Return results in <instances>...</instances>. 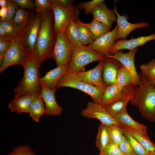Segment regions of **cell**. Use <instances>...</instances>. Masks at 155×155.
<instances>
[{"label": "cell", "mask_w": 155, "mask_h": 155, "mask_svg": "<svg viewBox=\"0 0 155 155\" xmlns=\"http://www.w3.org/2000/svg\"><path fill=\"white\" fill-rule=\"evenodd\" d=\"M5 6L7 9L6 19L12 21L15 13L19 7L15 4L7 0Z\"/></svg>", "instance_id": "b9f144b4"}, {"label": "cell", "mask_w": 155, "mask_h": 155, "mask_svg": "<svg viewBox=\"0 0 155 155\" xmlns=\"http://www.w3.org/2000/svg\"><path fill=\"white\" fill-rule=\"evenodd\" d=\"M72 54V45L67 39L64 32L62 31L57 32L53 52V59L55 61L57 67L63 65H69Z\"/></svg>", "instance_id": "9c48e42d"}, {"label": "cell", "mask_w": 155, "mask_h": 155, "mask_svg": "<svg viewBox=\"0 0 155 155\" xmlns=\"http://www.w3.org/2000/svg\"><path fill=\"white\" fill-rule=\"evenodd\" d=\"M52 11L51 9L42 13V20L34 53L40 67L44 60L53 58L56 33L53 29Z\"/></svg>", "instance_id": "6da1fadb"}, {"label": "cell", "mask_w": 155, "mask_h": 155, "mask_svg": "<svg viewBox=\"0 0 155 155\" xmlns=\"http://www.w3.org/2000/svg\"><path fill=\"white\" fill-rule=\"evenodd\" d=\"M123 94V89L116 82L113 84L106 86L104 89L100 104L105 107L120 98Z\"/></svg>", "instance_id": "7402d4cb"}, {"label": "cell", "mask_w": 155, "mask_h": 155, "mask_svg": "<svg viewBox=\"0 0 155 155\" xmlns=\"http://www.w3.org/2000/svg\"><path fill=\"white\" fill-rule=\"evenodd\" d=\"M57 89L69 87L80 90L90 96L93 101L100 104L104 89L95 86L80 80L75 73L65 72L57 84Z\"/></svg>", "instance_id": "5b68a950"}, {"label": "cell", "mask_w": 155, "mask_h": 155, "mask_svg": "<svg viewBox=\"0 0 155 155\" xmlns=\"http://www.w3.org/2000/svg\"><path fill=\"white\" fill-rule=\"evenodd\" d=\"M30 54L19 36L13 40L4 55L0 65V73L8 67L14 65L24 68Z\"/></svg>", "instance_id": "8992f818"}, {"label": "cell", "mask_w": 155, "mask_h": 155, "mask_svg": "<svg viewBox=\"0 0 155 155\" xmlns=\"http://www.w3.org/2000/svg\"><path fill=\"white\" fill-rule=\"evenodd\" d=\"M113 117L120 125L148 135L146 126L134 120L128 114L127 110Z\"/></svg>", "instance_id": "cb8c5ba5"}, {"label": "cell", "mask_w": 155, "mask_h": 155, "mask_svg": "<svg viewBox=\"0 0 155 155\" xmlns=\"http://www.w3.org/2000/svg\"><path fill=\"white\" fill-rule=\"evenodd\" d=\"M105 63L102 71L103 81L106 86L114 84L121 64L113 59L105 58Z\"/></svg>", "instance_id": "d6986e66"}, {"label": "cell", "mask_w": 155, "mask_h": 155, "mask_svg": "<svg viewBox=\"0 0 155 155\" xmlns=\"http://www.w3.org/2000/svg\"><path fill=\"white\" fill-rule=\"evenodd\" d=\"M122 130L124 135L129 141L135 155H148V152L139 142L129 133Z\"/></svg>", "instance_id": "d6a6232c"}, {"label": "cell", "mask_w": 155, "mask_h": 155, "mask_svg": "<svg viewBox=\"0 0 155 155\" xmlns=\"http://www.w3.org/2000/svg\"><path fill=\"white\" fill-rule=\"evenodd\" d=\"M111 142L108 126L101 123L98 128L96 145L100 153H103L106 147Z\"/></svg>", "instance_id": "4316f807"}, {"label": "cell", "mask_w": 155, "mask_h": 155, "mask_svg": "<svg viewBox=\"0 0 155 155\" xmlns=\"http://www.w3.org/2000/svg\"><path fill=\"white\" fill-rule=\"evenodd\" d=\"M0 25L4 29L5 36L9 39L13 40L19 35L20 31L13 21L6 19L0 20Z\"/></svg>", "instance_id": "f546056e"}, {"label": "cell", "mask_w": 155, "mask_h": 155, "mask_svg": "<svg viewBox=\"0 0 155 155\" xmlns=\"http://www.w3.org/2000/svg\"><path fill=\"white\" fill-rule=\"evenodd\" d=\"M42 20V13L32 15L27 24L20 32L19 36L30 54L35 53Z\"/></svg>", "instance_id": "52a82bcc"}, {"label": "cell", "mask_w": 155, "mask_h": 155, "mask_svg": "<svg viewBox=\"0 0 155 155\" xmlns=\"http://www.w3.org/2000/svg\"><path fill=\"white\" fill-rule=\"evenodd\" d=\"M51 3L65 8H69L73 7V0H50Z\"/></svg>", "instance_id": "ee69618b"}, {"label": "cell", "mask_w": 155, "mask_h": 155, "mask_svg": "<svg viewBox=\"0 0 155 155\" xmlns=\"http://www.w3.org/2000/svg\"><path fill=\"white\" fill-rule=\"evenodd\" d=\"M103 153L107 155H124L119 145L111 142L106 147Z\"/></svg>", "instance_id": "ab89813d"}, {"label": "cell", "mask_w": 155, "mask_h": 155, "mask_svg": "<svg viewBox=\"0 0 155 155\" xmlns=\"http://www.w3.org/2000/svg\"><path fill=\"white\" fill-rule=\"evenodd\" d=\"M77 28L79 39L82 45L88 46L92 44L94 41L86 29L78 24Z\"/></svg>", "instance_id": "e575fe53"}, {"label": "cell", "mask_w": 155, "mask_h": 155, "mask_svg": "<svg viewBox=\"0 0 155 155\" xmlns=\"http://www.w3.org/2000/svg\"><path fill=\"white\" fill-rule=\"evenodd\" d=\"M13 40L9 39L5 36L0 35V56L4 57L5 53L11 45Z\"/></svg>", "instance_id": "60d3db41"}, {"label": "cell", "mask_w": 155, "mask_h": 155, "mask_svg": "<svg viewBox=\"0 0 155 155\" xmlns=\"http://www.w3.org/2000/svg\"><path fill=\"white\" fill-rule=\"evenodd\" d=\"M134 85L129 84L123 88L124 94L119 100L104 107L107 112L113 117L127 110L126 107L132 97Z\"/></svg>", "instance_id": "e0dca14e"}, {"label": "cell", "mask_w": 155, "mask_h": 155, "mask_svg": "<svg viewBox=\"0 0 155 155\" xmlns=\"http://www.w3.org/2000/svg\"><path fill=\"white\" fill-rule=\"evenodd\" d=\"M7 0H0V6L1 8L4 7L6 5Z\"/></svg>", "instance_id": "bcb514c9"}, {"label": "cell", "mask_w": 155, "mask_h": 155, "mask_svg": "<svg viewBox=\"0 0 155 155\" xmlns=\"http://www.w3.org/2000/svg\"><path fill=\"white\" fill-rule=\"evenodd\" d=\"M51 8L54 19L53 29L56 33L59 31L64 32L69 22L73 21L76 22L80 20L79 11L76 5L65 8L51 3Z\"/></svg>", "instance_id": "ba28073f"}, {"label": "cell", "mask_w": 155, "mask_h": 155, "mask_svg": "<svg viewBox=\"0 0 155 155\" xmlns=\"http://www.w3.org/2000/svg\"><path fill=\"white\" fill-rule=\"evenodd\" d=\"M72 54L70 63L66 71L77 73L85 71V66L96 61L105 60V58L88 46L72 45Z\"/></svg>", "instance_id": "277c9868"}, {"label": "cell", "mask_w": 155, "mask_h": 155, "mask_svg": "<svg viewBox=\"0 0 155 155\" xmlns=\"http://www.w3.org/2000/svg\"><path fill=\"white\" fill-rule=\"evenodd\" d=\"M104 1L93 0L87 2H83L79 3L76 6L79 9H84L86 15L88 16L96 5Z\"/></svg>", "instance_id": "8d00e7d4"}, {"label": "cell", "mask_w": 155, "mask_h": 155, "mask_svg": "<svg viewBox=\"0 0 155 155\" xmlns=\"http://www.w3.org/2000/svg\"><path fill=\"white\" fill-rule=\"evenodd\" d=\"M93 18L97 20L111 29L113 23L116 21L117 16L114 10L109 8L104 0L96 5L92 11Z\"/></svg>", "instance_id": "ac0fdd59"}, {"label": "cell", "mask_w": 155, "mask_h": 155, "mask_svg": "<svg viewBox=\"0 0 155 155\" xmlns=\"http://www.w3.org/2000/svg\"><path fill=\"white\" fill-rule=\"evenodd\" d=\"M138 49V47H137L127 53H124L121 50H119L106 57L115 59L123 65L132 76V84L137 86L140 84V78L136 71L134 63L135 56Z\"/></svg>", "instance_id": "8fae6325"}, {"label": "cell", "mask_w": 155, "mask_h": 155, "mask_svg": "<svg viewBox=\"0 0 155 155\" xmlns=\"http://www.w3.org/2000/svg\"><path fill=\"white\" fill-rule=\"evenodd\" d=\"M44 103L40 96H36L30 106L29 114L33 120L38 122L41 117L46 114Z\"/></svg>", "instance_id": "484cf974"}, {"label": "cell", "mask_w": 155, "mask_h": 155, "mask_svg": "<svg viewBox=\"0 0 155 155\" xmlns=\"http://www.w3.org/2000/svg\"><path fill=\"white\" fill-rule=\"evenodd\" d=\"M120 127L129 133L144 147L148 152H155V144L146 135L138 131L120 125Z\"/></svg>", "instance_id": "d4e9b609"}, {"label": "cell", "mask_w": 155, "mask_h": 155, "mask_svg": "<svg viewBox=\"0 0 155 155\" xmlns=\"http://www.w3.org/2000/svg\"><path fill=\"white\" fill-rule=\"evenodd\" d=\"M155 40V33L146 36H142L136 38H132L128 40L125 38L117 40L113 46L110 51V55H112L117 51L123 49L130 51L144 45L147 42Z\"/></svg>", "instance_id": "2e32d148"}, {"label": "cell", "mask_w": 155, "mask_h": 155, "mask_svg": "<svg viewBox=\"0 0 155 155\" xmlns=\"http://www.w3.org/2000/svg\"><path fill=\"white\" fill-rule=\"evenodd\" d=\"M140 84L134 86L130 101L137 106L142 115L150 122H155V88L142 73L138 74Z\"/></svg>", "instance_id": "7a4b0ae2"}, {"label": "cell", "mask_w": 155, "mask_h": 155, "mask_svg": "<svg viewBox=\"0 0 155 155\" xmlns=\"http://www.w3.org/2000/svg\"><path fill=\"white\" fill-rule=\"evenodd\" d=\"M7 11V8L5 6L1 8L0 10V20H3L6 19Z\"/></svg>", "instance_id": "f6af8a7d"}, {"label": "cell", "mask_w": 155, "mask_h": 155, "mask_svg": "<svg viewBox=\"0 0 155 155\" xmlns=\"http://www.w3.org/2000/svg\"><path fill=\"white\" fill-rule=\"evenodd\" d=\"M5 33L4 28L3 27L0 25V35L5 36Z\"/></svg>", "instance_id": "7dc6e473"}, {"label": "cell", "mask_w": 155, "mask_h": 155, "mask_svg": "<svg viewBox=\"0 0 155 155\" xmlns=\"http://www.w3.org/2000/svg\"><path fill=\"white\" fill-rule=\"evenodd\" d=\"M118 33V27L116 25L114 29L101 36L88 46L105 58L110 55V51Z\"/></svg>", "instance_id": "7c38bea8"}, {"label": "cell", "mask_w": 155, "mask_h": 155, "mask_svg": "<svg viewBox=\"0 0 155 155\" xmlns=\"http://www.w3.org/2000/svg\"><path fill=\"white\" fill-rule=\"evenodd\" d=\"M7 155H36L28 144L20 145L14 148Z\"/></svg>", "instance_id": "d590c367"}, {"label": "cell", "mask_w": 155, "mask_h": 155, "mask_svg": "<svg viewBox=\"0 0 155 155\" xmlns=\"http://www.w3.org/2000/svg\"><path fill=\"white\" fill-rule=\"evenodd\" d=\"M119 145L124 155H135L129 141L124 135Z\"/></svg>", "instance_id": "f35d334b"}, {"label": "cell", "mask_w": 155, "mask_h": 155, "mask_svg": "<svg viewBox=\"0 0 155 155\" xmlns=\"http://www.w3.org/2000/svg\"><path fill=\"white\" fill-rule=\"evenodd\" d=\"M113 9L116 15V21L118 27V33L116 39V41L120 38H125L130 32L135 29L147 28L149 25L147 22H144L136 23H132L128 22V17H127L126 15L121 16L118 12L115 5Z\"/></svg>", "instance_id": "4fadbf2b"}, {"label": "cell", "mask_w": 155, "mask_h": 155, "mask_svg": "<svg viewBox=\"0 0 155 155\" xmlns=\"http://www.w3.org/2000/svg\"><path fill=\"white\" fill-rule=\"evenodd\" d=\"M148 155H155V152H148Z\"/></svg>", "instance_id": "c3c4849f"}, {"label": "cell", "mask_w": 155, "mask_h": 155, "mask_svg": "<svg viewBox=\"0 0 155 155\" xmlns=\"http://www.w3.org/2000/svg\"><path fill=\"white\" fill-rule=\"evenodd\" d=\"M40 67L35 53L30 54L24 68L23 77L13 90L14 98L26 94L40 96L42 87L39 71Z\"/></svg>", "instance_id": "3957f363"}, {"label": "cell", "mask_w": 155, "mask_h": 155, "mask_svg": "<svg viewBox=\"0 0 155 155\" xmlns=\"http://www.w3.org/2000/svg\"><path fill=\"white\" fill-rule=\"evenodd\" d=\"M35 96L26 94L14 98L9 103L8 108L12 112L29 113L30 106Z\"/></svg>", "instance_id": "603a6c76"}, {"label": "cell", "mask_w": 155, "mask_h": 155, "mask_svg": "<svg viewBox=\"0 0 155 155\" xmlns=\"http://www.w3.org/2000/svg\"><path fill=\"white\" fill-rule=\"evenodd\" d=\"M30 11L19 7L17 11L13 21L21 31L28 24L30 16Z\"/></svg>", "instance_id": "f1b7e54d"}, {"label": "cell", "mask_w": 155, "mask_h": 155, "mask_svg": "<svg viewBox=\"0 0 155 155\" xmlns=\"http://www.w3.org/2000/svg\"><path fill=\"white\" fill-rule=\"evenodd\" d=\"M68 40L73 46L82 45L80 43L78 35L77 24L75 22H69L64 31Z\"/></svg>", "instance_id": "83f0119b"}, {"label": "cell", "mask_w": 155, "mask_h": 155, "mask_svg": "<svg viewBox=\"0 0 155 155\" xmlns=\"http://www.w3.org/2000/svg\"><path fill=\"white\" fill-rule=\"evenodd\" d=\"M34 1L36 13H42L51 9L50 0H34Z\"/></svg>", "instance_id": "74e56055"}, {"label": "cell", "mask_w": 155, "mask_h": 155, "mask_svg": "<svg viewBox=\"0 0 155 155\" xmlns=\"http://www.w3.org/2000/svg\"><path fill=\"white\" fill-rule=\"evenodd\" d=\"M105 63V59L100 61L98 64L92 69L76 74L81 80L104 89L106 86L103 80L102 71Z\"/></svg>", "instance_id": "9a60e30c"}, {"label": "cell", "mask_w": 155, "mask_h": 155, "mask_svg": "<svg viewBox=\"0 0 155 155\" xmlns=\"http://www.w3.org/2000/svg\"><path fill=\"white\" fill-rule=\"evenodd\" d=\"M108 128L111 142L119 145L124 136L123 130L117 125L108 126Z\"/></svg>", "instance_id": "836d02e7"}, {"label": "cell", "mask_w": 155, "mask_h": 155, "mask_svg": "<svg viewBox=\"0 0 155 155\" xmlns=\"http://www.w3.org/2000/svg\"><path fill=\"white\" fill-rule=\"evenodd\" d=\"M76 23L86 29L93 41L111 31L110 28L94 18L88 23H84L80 20Z\"/></svg>", "instance_id": "44dd1931"}, {"label": "cell", "mask_w": 155, "mask_h": 155, "mask_svg": "<svg viewBox=\"0 0 155 155\" xmlns=\"http://www.w3.org/2000/svg\"><path fill=\"white\" fill-rule=\"evenodd\" d=\"M142 73L148 81L155 86V59H152L146 64H142L140 66Z\"/></svg>", "instance_id": "4dcf8cb0"}, {"label": "cell", "mask_w": 155, "mask_h": 155, "mask_svg": "<svg viewBox=\"0 0 155 155\" xmlns=\"http://www.w3.org/2000/svg\"><path fill=\"white\" fill-rule=\"evenodd\" d=\"M19 7L24 9H35L34 1L32 0H10Z\"/></svg>", "instance_id": "7bdbcfd3"}, {"label": "cell", "mask_w": 155, "mask_h": 155, "mask_svg": "<svg viewBox=\"0 0 155 155\" xmlns=\"http://www.w3.org/2000/svg\"><path fill=\"white\" fill-rule=\"evenodd\" d=\"M98 155H107L105 153H100V154Z\"/></svg>", "instance_id": "681fc988"}, {"label": "cell", "mask_w": 155, "mask_h": 155, "mask_svg": "<svg viewBox=\"0 0 155 155\" xmlns=\"http://www.w3.org/2000/svg\"><path fill=\"white\" fill-rule=\"evenodd\" d=\"M132 82V76L127 69L122 64L117 75L116 83L122 89Z\"/></svg>", "instance_id": "1f68e13d"}, {"label": "cell", "mask_w": 155, "mask_h": 155, "mask_svg": "<svg viewBox=\"0 0 155 155\" xmlns=\"http://www.w3.org/2000/svg\"><path fill=\"white\" fill-rule=\"evenodd\" d=\"M68 65H63L46 72L45 75L41 77L40 82L41 85L44 86L52 90H57V84L62 74L66 71Z\"/></svg>", "instance_id": "ffe728a7"}, {"label": "cell", "mask_w": 155, "mask_h": 155, "mask_svg": "<svg viewBox=\"0 0 155 155\" xmlns=\"http://www.w3.org/2000/svg\"><path fill=\"white\" fill-rule=\"evenodd\" d=\"M56 90H52L42 85L40 96L43 100L45 106L47 116H60L63 108L57 103L55 97Z\"/></svg>", "instance_id": "5bb4252c"}, {"label": "cell", "mask_w": 155, "mask_h": 155, "mask_svg": "<svg viewBox=\"0 0 155 155\" xmlns=\"http://www.w3.org/2000/svg\"><path fill=\"white\" fill-rule=\"evenodd\" d=\"M81 113L86 118L97 119L101 123L108 126L115 125L120 126L119 123L107 112L103 106L93 101L88 102L86 107L81 110Z\"/></svg>", "instance_id": "30bf717a"}]
</instances>
